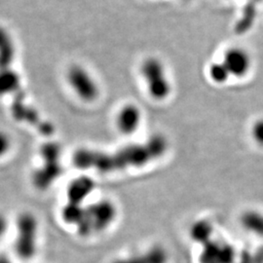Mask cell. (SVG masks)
<instances>
[{"instance_id": "cell-22", "label": "cell", "mask_w": 263, "mask_h": 263, "mask_svg": "<svg viewBox=\"0 0 263 263\" xmlns=\"http://www.w3.org/2000/svg\"><path fill=\"white\" fill-rule=\"evenodd\" d=\"M252 137L254 141L258 144L263 146V118L258 119L253 124L252 127Z\"/></svg>"}, {"instance_id": "cell-16", "label": "cell", "mask_w": 263, "mask_h": 263, "mask_svg": "<svg viewBox=\"0 0 263 263\" xmlns=\"http://www.w3.org/2000/svg\"><path fill=\"white\" fill-rule=\"evenodd\" d=\"M62 146L56 141H46L39 148V156L42 163H59L62 157Z\"/></svg>"}, {"instance_id": "cell-4", "label": "cell", "mask_w": 263, "mask_h": 263, "mask_svg": "<svg viewBox=\"0 0 263 263\" xmlns=\"http://www.w3.org/2000/svg\"><path fill=\"white\" fill-rule=\"evenodd\" d=\"M66 80L74 94L85 103H93L101 94L94 76L81 65H72L66 71Z\"/></svg>"}, {"instance_id": "cell-18", "label": "cell", "mask_w": 263, "mask_h": 263, "mask_svg": "<svg viewBox=\"0 0 263 263\" xmlns=\"http://www.w3.org/2000/svg\"><path fill=\"white\" fill-rule=\"evenodd\" d=\"M145 146L151 153L152 159H157L168 149V141L163 135H153L145 142Z\"/></svg>"}, {"instance_id": "cell-1", "label": "cell", "mask_w": 263, "mask_h": 263, "mask_svg": "<svg viewBox=\"0 0 263 263\" xmlns=\"http://www.w3.org/2000/svg\"><path fill=\"white\" fill-rule=\"evenodd\" d=\"M117 207L109 199H103L85 207L81 221L76 226L77 233L81 237H89L105 231L117 217Z\"/></svg>"}, {"instance_id": "cell-15", "label": "cell", "mask_w": 263, "mask_h": 263, "mask_svg": "<svg viewBox=\"0 0 263 263\" xmlns=\"http://www.w3.org/2000/svg\"><path fill=\"white\" fill-rule=\"evenodd\" d=\"M214 228L208 220H198L194 222L190 228L191 238L200 244L205 245L211 241V236L213 235Z\"/></svg>"}, {"instance_id": "cell-10", "label": "cell", "mask_w": 263, "mask_h": 263, "mask_svg": "<svg viewBox=\"0 0 263 263\" xmlns=\"http://www.w3.org/2000/svg\"><path fill=\"white\" fill-rule=\"evenodd\" d=\"M11 114L16 121L28 123L29 125L36 126V128L43 121L37 110L27 104L26 97L22 92L15 95L11 104Z\"/></svg>"}, {"instance_id": "cell-8", "label": "cell", "mask_w": 263, "mask_h": 263, "mask_svg": "<svg viewBox=\"0 0 263 263\" xmlns=\"http://www.w3.org/2000/svg\"><path fill=\"white\" fill-rule=\"evenodd\" d=\"M63 175V166L59 163H42L41 166L34 170L31 176L33 186L40 191L51 187Z\"/></svg>"}, {"instance_id": "cell-21", "label": "cell", "mask_w": 263, "mask_h": 263, "mask_svg": "<svg viewBox=\"0 0 263 263\" xmlns=\"http://www.w3.org/2000/svg\"><path fill=\"white\" fill-rule=\"evenodd\" d=\"M12 147V141L9 135L4 131H0V158L7 155Z\"/></svg>"}, {"instance_id": "cell-13", "label": "cell", "mask_w": 263, "mask_h": 263, "mask_svg": "<svg viewBox=\"0 0 263 263\" xmlns=\"http://www.w3.org/2000/svg\"><path fill=\"white\" fill-rule=\"evenodd\" d=\"M22 79L12 67L0 69V97L17 95L21 92Z\"/></svg>"}, {"instance_id": "cell-2", "label": "cell", "mask_w": 263, "mask_h": 263, "mask_svg": "<svg viewBox=\"0 0 263 263\" xmlns=\"http://www.w3.org/2000/svg\"><path fill=\"white\" fill-rule=\"evenodd\" d=\"M141 74L151 99L163 102L169 98L173 87L166 66L159 58L149 57L145 59L141 64Z\"/></svg>"}, {"instance_id": "cell-27", "label": "cell", "mask_w": 263, "mask_h": 263, "mask_svg": "<svg viewBox=\"0 0 263 263\" xmlns=\"http://www.w3.org/2000/svg\"><path fill=\"white\" fill-rule=\"evenodd\" d=\"M257 1H259V0H257Z\"/></svg>"}, {"instance_id": "cell-23", "label": "cell", "mask_w": 263, "mask_h": 263, "mask_svg": "<svg viewBox=\"0 0 263 263\" xmlns=\"http://www.w3.org/2000/svg\"><path fill=\"white\" fill-rule=\"evenodd\" d=\"M113 263H152L151 262V256L149 254H146L145 255H141V256H134V257H129V258H124V259H119L116 260Z\"/></svg>"}, {"instance_id": "cell-3", "label": "cell", "mask_w": 263, "mask_h": 263, "mask_svg": "<svg viewBox=\"0 0 263 263\" xmlns=\"http://www.w3.org/2000/svg\"><path fill=\"white\" fill-rule=\"evenodd\" d=\"M39 223L30 212H23L16 219L15 252L23 260L31 259L37 252Z\"/></svg>"}, {"instance_id": "cell-17", "label": "cell", "mask_w": 263, "mask_h": 263, "mask_svg": "<svg viewBox=\"0 0 263 263\" xmlns=\"http://www.w3.org/2000/svg\"><path fill=\"white\" fill-rule=\"evenodd\" d=\"M85 214V207L79 204L69 203L67 202L62 209V218L63 220L71 226H77L81 219L83 218Z\"/></svg>"}, {"instance_id": "cell-24", "label": "cell", "mask_w": 263, "mask_h": 263, "mask_svg": "<svg viewBox=\"0 0 263 263\" xmlns=\"http://www.w3.org/2000/svg\"><path fill=\"white\" fill-rule=\"evenodd\" d=\"M7 230H8V219L4 214L0 213V241L6 234Z\"/></svg>"}, {"instance_id": "cell-11", "label": "cell", "mask_w": 263, "mask_h": 263, "mask_svg": "<svg viewBox=\"0 0 263 263\" xmlns=\"http://www.w3.org/2000/svg\"><path fill=\"white\" fill-rule=\"evenodd\" d=\"M234 259L235 253L230 246L211 241L204 245V251L200 257L201 263H233Z\"/></svg>"}, {"instance_id": "cell-14", "label": "cell", "mask_w": 263, "mask_h": 263, "mask_svg": "<svg viewBox=\"0 0 263 263\" xmlns=\"http://www.w3.org/2000/svg\"><path fill=\"white\" fill-rule=\"evenodd\" d=\"M240 222L247 231L258 237H263V214L260 212L249 210L240 217Z\"/></svg>"}, {"instance_id": "cell-25", "label": "cell", "mask_w": 263, "mask_h": 263, "mask_svg": "<svg viewBox=\"0 0 263 263\" xmlns=\"http://www.w3.org/2000/svg\"><path fill=\"white\" fill-rule=\"evenodd\" d=\"M0 263H13L8 256L5 254H0Z\"/></svg>"}, {"instance_id": "cell-26", "label": "cell", "mask_w": 263, "mask_h": 263, "mask_svg": "<svg viewBox=\"0 0 263 263\" xmlns=\"http://www.w3.org/2000/svg\"><path fill=\"white\" fill-rule=\"evenodd\" d=\"M245 260H243L241 263H250L251 261H253V260H251V259H246L244 258Z\"/></svg>"}, {"instance_id": "cell-5", "label": "cell", "mask_w": 263, "mask_h": 263, "mask_svg": "<svg viewBox=\"0 0 263 263\" xmlns=\"http://www.w3.org/2000/svg\"><path fill=\"white\" fill-rule=\"evenodd\" d=\"M111 155L114 172L129 167H141L153 160L145 144L128 145Z\"/></svg>"}, {"instance_id": "cell-7", "label": "cell", "mask_w": 263, "mask_h": 263, "mask_svg": "<svg viewBox=\"0 0 263 263\" xmlns=\"http://www.w3.org/2000/svg\"><path fill=\"white\" fill-rule=\"evenodd\" d=\"M142 121L141 108L135 104H126L118 110L115 123L118 131L130 136L138 131Z\"/></svg>"}, {"instance_id": "cell-19", "label": "cell", "mask_w": 263, "mask_h": 263, "mask_svg": "<svg viewBox=\"0 0 263 263\" xmlns=\"http://www.w3.org/2000/svg\"><path fill=\"white\" fill-rule=\"evenodd\" d=\"M95 151L89 148H79L73 153L72 163L79 170H92L94 163Z\"/></svg>"}, {"instance_id": "cell-9", "label": "cell", "mask_w": 263, "mask_h": 263, "mask_svg": "<svg viewBox=\"0 0 263 263\" xmlns=\"http://www.w3.org/2000/svg\"><path fill=\"white\" fill-rule=\"evenodd\" d=\"M96 188L94 179L88 176H80L72 179L66 187L67 202L82 205Z\"/></svg>"}, {"instance_id": "cell-20", "label": "cell", "mask_w": 263, "mask_h": 263, "mask_svg": "<svg viewBox=\"0 0 263 263\" xmlns=\"http://www.w3.org/2000/svg\"><path fill=\"white\" fill-rule=\"evenodd\" d=\"M208 73H209L211 80L213 82H215L216 84H224L231 77L226 66L223 65V63L221 61L211 64L209 66Z\"/></svg>"}, {"instance_id": "cell-6", "label": "cell", "mask_w": 263, "mask_h": 263, "mask_svg": "<svg viewBox=\"0 0 263 263\" xmlns=\"http://www.w3.org/2000/svg\"><path fill=\"white\" fill-rule=\"evenodd\" d=\"M221 62L226 66L231 77L243 78L252 69L253 60L251 54L242 47L228 48L224 52Z\"/></svg>"}, {"instance_id": "cell-12", "label": "cell", "mask_w": 263, "mask_h": 263, "mask_svg": "<svg viewBox=\"0 0 263 263\" xmlns=\"http://www.w3.org/2000/svg\"><path fill=\"white\" fill-rule=\"evenodd\" d=\"M17 49L9 30L0 26V69L10 68L16 59Z\"/></svg>"}]
</instances>
